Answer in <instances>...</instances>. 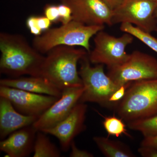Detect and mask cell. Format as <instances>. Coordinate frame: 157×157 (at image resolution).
I'll return each instance as SVG.
<instances>
[{"label": "cell", "mask_w": 157, "mask_h": 157, "mask_svg": "<svg viewBox=\"0 0 157 157\" xmlns=\"http://www.w3.org/2000/svg\"><path fill=\"white\" fill-rule=\"evenodd\" d=\"M0 72L17 78L23 75L41 76L45 56L19 34L0 33Z\"/></svg>", "instance_id": "1"}, {"label": "cell", "mask_w": 157, "mask_h": 157, "mask_svg": "<svg viewBox=\"0 0 157 157\" xmlns=\"http://www.w3.org/2000/svg\"><path fill=\"white\" fill-rule=\"evenodd\" d=\"M88 53L83 48L66 45L55 47L46 54L41 76L48 79L62 91L71 88L82 87L77 64Z\"/></svg>", "instance_id": "2"}, {"label": "cell", "mask_w": 157, "mask_h": 157, "mask_svg": "<svg viewBox=\"0 0 157 157\" xmlns=\"http://www.w3.org/2000/svg\"><path fill=\"white\" fill-rule=\"evenodd\" d=\"M113 108L127 123L157 114V78L133 82Z\"/></svg>", "instance_id": "3"}, {"label": "cell", "mask_w": 157, "mask_h": 157, "mask_svg": "<svg viewBox=\"0 0 157 157\" xmlns=\"http://www.w3.org/2000/svg\"><path fill=\"white\" fill-rule=\"evenodd\" d=\"M104 28V25H88L72 20L59 27L48 29L35 37L33 46L42 54L61 45L81 46L89 53L91 38Z\"/></svg>", "instance_id": "4"}, {"label": "cell", "mask_w": 157, "mask_h": 157, "mask_svg": "<svg viewBox=\"0 0 157 157\" xmlns=\"http://www.w3.org/2000/svg\"><path fill=\"white\" fill-rule=\"evenodd\" d=\"M88 56L80 60L79 75L84 90L79 100L80 103H96L103 107H112L110 97L120 86L116 84L104 72V65L92 67Z\"/></svg>", "instance_id": "5"}, {"label": "cell", "mask_w": 157, "mask_h": 157, "mask_svg": "<svg viewBox=\"0 0 157 157\" xmlns=\"http://www.w3.org/2000/svg\"><path fill=\"white\" fill-rule=\"evenodd\" d=\"M134 38L128 33L116 37L103 30L100 31L94 38V48L88 53L90 62L106 65L108 69L122 64L129 57L126 48L133 42Z\"/></svg>", "instance_id": "6"}, {"label": "cell", "mask_w": 157, "mask_h": 157, "mask_svg": "<svg viewBox=\"0 0 157 157\" xmlns=\"http://www.w3.org/2000/svg\"><path fill=\"white\" fill-rule=\"evenodd\" d=\"M107 75L118 85L157 78V59L151 55L134 51L126 61L108 69Z\"/></svg>", "instance_id": "7"}, {"label": "cell", "mask_w": 157, "mask_h": 157, "mask_svg": "<svg viewBox=\"0 0 157 157\" xmlns=\"http://www.w3.org/2000/svg\"><path fill=\"white\" fill-rule=\"evenodd\" d=\"M157 0H122L113 10V24L129 23L151 33L157 28Z\"/></svg>", "instance_id": "8"}, {"label": "cell", "mask_w": 157, "mask_h": 157, "mask_svg": "<svg viewBox=\"0 0 157 157\" xmlns=\"http://www.w3.org/2000/svg\"><path fill=\"white\" fill-rule=\"evenodd\" d=\"M0 97L9 100L22 114L39 117L59 99L2 86H0Z\"/></svg>", "instance_id": "9"}, {"label": "cell", "mask_w": 157, "mask_h": 157, "mask_svg": "<svg viewBox=\"0 0 157 157\" xmlns=\"http://www.w3.org/2000/svg\"><path fill=\"white\" fill-rule=\"evenodd\" d=\"M60 1L71 9L73 20L88 25H113V10L103 0Z\"/></svg>", "instance_id": "10"}, {"label": "cell", "mask_w": 157, "mask_h": 157, "mask_svg": "<svg viewBox=\"0 0 157 157\" xmlns=\"http://www.w3.org/2000/svg\"><path fill=\"white\" fill-rule=\"evenodd\" d=\"M87 107L85 103L78 102L64 120L55 126L41 132L56 137L62 151H68L74 138L86 129L85 123Z\"/></svg>", "instance_id": "11"}, {"label": "cell", "mask_w": 157, "mask_h": 157, "mask_svg": "<svg viewBox=\"0 0 157 157\" xmlns=\"http://www.w3.org/2000/svg\"><path fill=\"white\" fill-rule=\"evenodd\" d=\"M84 90V87L71 88L63 91L59 98L35 122L33 126L41 131L55 126L70 114Z\"/></svg>", "instance_id": "12"}, {"label": "cell", "mask_w": 157, "mask_h": 157, "mask_svg": "<svg viewBox=\"0 0 157 157\" xmlns=\"http://www.w3.org/2000/svg\"><path fill=\"white\" fill-rule=\"evenodd\" d=\"M38 131L33 125L25 127L10 134L0 142V150L6 157H26L33 152Z\"/></svg>", "instance_id": "13"}, {"label": "cell", "mask_w": 157, "mask_h": 157, "mask_svg": "<svg viewBox=\"0 0 157 157\" xmlns=\"http://www.w3.org/2000/svg\"><path fill=\"white\" fill-rule=\"evenodd\" d=\"M38 118L20 113L9 100L0 97V138L2 140L17 130L33 125Z\"/></svg>", "instance_id": "14"}, {"label": "cell", "mask_w": 157, "mask_h": 157, "mask_svg": "<svg viewBox=\"0 0 157 157\" xmlns=\"http://www.w3.org/2000/svg\"><path fill=\"white\" fill-rule=\"evenodd\" d=\"M0 86L59 98L63 93L48 79L41 76L2 78L0 80Z\"/></svg>", "instance_id": "15"}, {"label": "cell", "mask_w": 157, "mask_h": 157, "mask_svg": "<svg viewBox=\"0 0 157 157\" xmlns=\"http://www.w3.org/2000/svg\"><path fill=\"white\" fill-rule=\"evenodd\" d=\"M93 140L105 156L135 157L131 149L121 141L112 140L107 137L95 136Z\"/></svg>", "instance_id": "16"}, {"label": "cell", "mask_w": 157, "mask_h": 157, "mask_svg": "<svg viewBox=\"0 0 157 157\" xmlns=\"http://www.w3.org/2000/svg\"><path fill=\"white\" fill-rule=\"evenodd\" d=\"M34 157H59L60 151L41 131H38L36 135L33 149Z\"/></svg>", "instance_id": "17"}, {"label": "cell", "mask_w": 157, "mask_h": 157, "mask_svg": "<svg viewBox=\"0 0 157 157\" xmlns=\"http://www.w3.org/2000/svg\"><path fill=\"white\" fill-rule=\"evenodd\" d=\"M127 124L129 129L140 132L144 137L157 135V114L150 117L131 121Z\"/></svg>", "instance_id": "18"}, {"label": "cell", "mask_w": 157, "mask_h": 157, "mask_svg": "<svg viewBox=\"0 0 157 157\" xmlns=\"http://www.w3.org/2000/svg\"><path fill=\"white\" fill-rule=\"evenodd\" d=\"M120 30L131 34L157 53V39L147 33L129 23L121 24Z\"/></svg>", "instance_id": "19"}, {"label": "cell", "mask_w": 157, "mask_h": 157, "mask_svg": "<svg viewBox=\"0 0 157 157\" xmlns=\"http://www.w3.org/2000/svg\"><path fill=\"white\" fill-rule=\"evenodd\" d=\"M98 113L104 118L103 126L108 136L118 137L124 135L128 137H132L131 135L128 132L126 125L124 123V121L120 117H117L114 115L105 117L101 115L99 112Z\"/></svg>", "instance_id": "20"}, {"label": "cell", "mask_w": 157, "mask_h": 157, "mask_svg": "<svg viewBox=\"0 0 157 157\" xmlns=\"http://www.w3.org/2000/svg\"><path fill=\"white\" fill-rule=\"evenodd\" d=\"M132 82H129L122 85L113 94L109 100V103L112 107L113 108L115 104L120 101L124 98L127 90L130 87Z\"/></svg>", "instance_id": "21"}, {"label": "cell", "mask_w": 157, "mask_h": 157, "mask_svg": "<svg viewBox=\"0 0 157 157\" xmlns=\"http://www.w3.org/2000/svg\"><path fill=\"white\" fill-rule=\"evenodd\" d=\"M38 16L32 15L27 19L26 25L30 32L35 36L42 35V31L38 24Z\"/></svg>", "instance_id": "22"}, {"label": "cell", "mask_w": 157, "mask_h": 157, "mask_svg": "<svg viewBox=\"0 0 157 157\" xmlns=\"http://www.w3.org/2000/svg\"><path fill=\"white\" fill-rule=\"evenodd\" d=\"M44 14L52 22L59 21L60 15L58 6L47 5L44 8Z\"/></svg>", "instance_id": "23"}, {"label": "cell", "mask_w": 157, "mask_h": 157, "mask_svg": "<svg viewBox=\"0 0 157 157\" xmlns=\"http://www.w3.org/2000/svg\"><path fill=\"white\" fill-rule=\"evenodd\" d=\"M58 8L60 15L59 21L62 23V25L67 24L73 20L72 11L69 6L62 4L58 6Z\"/></svg>", "instance_id": "24"}, {"label": "cell", "mask_w": 157, "mask_h": 157, "mask_svg": "<svg viewBox=\"0 0 157 157\" xmlns=\"http://www.w3.org/2000/svg\"><path fill=\"white\" fill-rule=\"evenodd\" d=\"M70 157H94V155L90 152L84 150L79 149L76 146L75 141L73 140L70 146Z\"/></svg>", "instance_id": "25"}, {"label": "cell", "mask_w": 157, "mask_h": 157, "mask_svg": "<svg viewBox=\"0 0 157 157\" xmlns=\"http://www.w3.org/2000/svg\"><path fill=\"white\" fill-rule=\"evenodd\" d=\"M138 152L143 157H157V148L152 147L140 146Z\"/></svg>", "instance_id": "26"}, {"label": "cell", "mask_w": 157, "mask_h": 157, "mask_svg": "<svg viewBox=\"0 0 157 157\" xmlns=\"http://www.w3.org/2000/svg\"><path fill=\"white\" fill-rule=\"evenodd\" d=\"M38 24L40 29L43 31H45L50 29L52 22L45 16H38Z\"/></svg>", "instance_id": "27"}, {"label": "cell", "mask_w": 157, "mask_h": 157, "mask_svg": "<svg viewBox=\"0 0 157 157\" xmlns=\"http://www.w3.org/2000/svg\"><path fill=\"white\" fill-rule=\"evenodd\" d=\"M140 146L152 147L157 148V135L154 137H144L141 141Z\"/></svg>", "instance_id": "28"}, {"label": "cell", "mask_w": 157, "mask_h": 157, "mask_svg": "<svg viewBox=\"0 0 157 157\" xmlns=\"http://www.w3.org/2000/svg\"><path fill=\"white\" fill-rule=\"evenodd\" d=\"M113 10L120 5L122 0H103Z\"/></svg>", "instance_id": "29"}, {"label": "cell", "mask_w": 157, "mask_h": 157, "mask_svg": "<svg viewBox=\"0 0 157 157\" xmlns=\"http://www.w3.org/2000/svg\"><path fill=\"white\" fill-rule=\"evenodd\" d=\"M154 14L155 17L156 18H157V6L155 10ZM155 32H156L157 33V28Z\"/></svg>", "instance_id": "30"}]
</instances>
